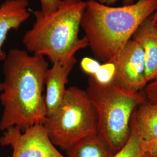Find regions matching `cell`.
I'll list each match as a JSON object with an SVG mask.
<instances>
[{"label": "cell", "instance_id": "cell-14", "mask_svg": "<svg viewBox=\"0 0 157 157\" xmlns=\"http://www.w3.org/2000/svg\"><path fill=\"white\" fill-rule=\"evenodd\" d=\"M115 72V66L113 61L101 63L99 69L93 76L95 80L101 84H108L113 82Z\"/></svg>", "mask_w": 157, "mask_h": 157}, {"label": "cell", "instance_id": "cell-6", "mask_svg": "<svg viewBox=\"0 0 157 157\" xmlns=\"http://www.w3.org/2000/svg\"><path fill=\"white\" fill-rule=\"evenodd\" d=\"M0 143L11 147V157H67L56 149L41 124L23 132L17 126L6 129L0 137Z\"/></svg>", "mask_w": 157, "mask_h": 157}, {"label": "cell", "instance_id": "cell-20", "mask_svg": "<svg viewBox=\"0 0 157 157\" xmlns=\"http://www.w3.org/2000/svg\"><path fill=\"white\" fill-rule=\"evenodd\" d=\"M133 1V0H126V1H125V2L127 3L126 4H129L130 2H132ZM151 19L152 22L154 24L155 22L157 21V11H155V12L151 17Z\"/></svg>", "mask_w": 157, "mask_h": 157}, {"label": "cell", "instance_id": "cell-10", "mask_svg": "<svg viewBox=\"0 0 157 157\" xmlns=\"http://www.w3.org/2000/svg\"><path fill=\"white\" fill-rule=\"evenodd\" d=\"M28 0H5L0 4V54L8 33L17 30L30 17ZM2 84L0 82V92Z\"/></svg>", "mask_w": 157, "mask_h": 157}, {"label": "cell", "instance_id": "cell-16", "mask_svg": "<svg viewBox=\"0 0 157 157\" xmlns=\"http://www.w3.org/2000/svg\"><path fill=\"white\" fill-rule=\"evenodd\" d=\"M144 90L143 94L147 100L157 104V78L149 82Z\"/></svg>", "mask_w": 157, "mask_h": 157}, {"label": "cell", "instance_id": "cell-7", "mask_svg": "<svg viewBox=\"0 0 157 157\" xmlns=\"http://www.w3.org/2000/svg\"><path fill=\"white\" fill-rule=\"evenodd\" d=\"M113 62L115 66L113 82L130 91L140 93L144 89L148 84L145 58L139 43L130 40Z\"/></svg>", "mask_w": 157, "mask_h": 157}, {"label": "cell", "instance_id": "cell-21", "mask_svg": "<svg viewBox=\"0 0 157 157\" xmlns=\"http://www.w3.org/2000/svg\"><path fill=\"white\" fill-rule=\"evenodd\" d=\"M152 157L150 155H149L148 154H147V152L145 153V154H144V157Z\"/></svg>", "mask_w": 157, "mask_h": 157}, {"label": "cell", "instance_id": "cell-11", "mask_svg": "<svg viewBox=\"0 0 157 157\" xmlns=\"http://www.w3.org/2000/svg\"><path fill=\"white\" fill-rule=\"evenodd\" d=\"M136 128L144 146L157 141V104L147 100L133 115Z\"/></svg>", "mask_w": 157, "mask_h": 157}, {"label": "cell", "instance_id": "cell-2", "mask_svg": "<svg viewBox=\"0 0 157 157\" xmlns=\"http://www.w3.org/2000/svg\"><path fill=\"white\" fill-rule=\"evenodd\" d=\"M157 10V0H137L117 7L86 1L81 28L97 60L114 61L141 24Z\"/></svg>", "mask_w": 157, "mask_h": 157}, {"label": "cell", "instance_id": "cell-3", "mask_svg": "<svg viewBox=\"0 0 157 157\" xmlns=\"http://www.w3.org/2000/svg\"><path fill=\"white\" fill-rule=\"evenodd\" d=\"M85 7L83 0H62L54 11L30 10L35 22L23 37L26 51L47 56L52 64L75 58L78 51L89 45L85 37L78 36Z\"/></svg>", "mask_w": 157, "mask_h": 157}, {"label": "cell", "instance_id": "cell-22", "mask_svg": "<svg viewBox=\"0 0 157 157\" xmlns=\"http://www.w3.org/2000/svg\"><path fill=\"white\" fill-rule=\"evenodd\" d=\"M154 25H155V28H156V29H157V21L155 22V23H154Z\"/></svg>", "mask_w": 157, "mask_h": 157}, {"label": "cell", "instance_id": "cell-12", "mask_svg": "<svg viewBox=\"0 0 157 157\" xmlns=\"http://www.w3.org/2000/svg\"><path fill=\"white\" fill-rule=\"evenodd\" d=\"M113 155L97 134L85 137L66 151L67 157H112Z\"/></svg>", "mask_w": 157, "mask_h": 157}, {"label": "cell", "instance_id": "cell-18", "mask_svg": "<svg viewBox=\"0 0 157 157\" xmlns=\"http://www.w3.org/2000/svg\"><path fill=\"white\" fill-rule=\"evenodd\" d=\"M146 152L152 157H157V141L144 146Z\"/></svg>", "mask_w": 157, "mask_h": 157}, {"label": "cell", "instance_id": "cell-1", "mask_svg": "<svg viewBox=\"0 0 157 157\" xmlns=\"http://www.w3.org/2000/svg\"><path fill=\"white\" fill-rule=\"evenodd\" d=\"M48 69L44 56H30L28 51L17 48L9 51L3 65L1 130L17 126L23 132L43 124L47 117L43 90Z\"/></svg>", "mask_w": 157, "mask_h": 157}, {"label": "cell", "instance_id": "cell-19", "mask_svg": "<svg viewBox=\"0 0 157 157\" xmlns=\"http://www.w3.org/2000/svg\"><path fill=\"white\" fill-rule=\"evenodd\" d=\"M96 1H97L98 2H100L101 4L110 6H112L118 1V0H96ZM124 1H126V0H124Z\"/></svg>", "mask_w": 157, "mask_h": 157}, {"label": "cell", "instance_id": "cell-13", "mask_svg": "<svg viewBox=\"0 0 157 157\" xmlns=\"http://www.w3.org/2000/svg\"><path fill=\"white\" fill-rule=\"evenodd\" d=\"M145 153L144 144L137 132L132 116L129 139L124 146L112 157H143Z\"/></svg>", "mask_w": 157, "mask_h": 157}, {"label": "cell", "instance_id": "cell-5", "mask_svg": "<svg viewBox=\"0 0 157 157\" xmlns=\"http://www.w3.org/2000/svg\"><path fill=\"white\" fill-rule=\"evenodd\" d=\"M42 124L54 145L65 151L82 139L97 134L95 108L87 91L75 86L67 89L61 104Z\"/></svg>", "mask_w": 157, "mask_h": 157}, {"label": "cell", "instance_id": "cell-17", "mask_svg": "<svg viewBox=\"0 0 157 157\" xmlns=\"http://www.w3.org/2000/svg\"><path fill=\"white\" fill-rule=\"evenodd\" d=\"M41 10L45 12H50L56 10L60 6L62 0H39Z\"/></svg>", "mask_w": 157, "mask_h": 157}, {"label": "cell", "instance_id": "cell-8", "mask_svg": "<svg viewBox=\"0 0 157 157\" xmlns=\"http://www.w3.org/2000/svg\"><path fill=\"white\" fill-rule=\"evenodd\" d=\"M76 62V58L66 63L56 62L47 70L45 79L47 116L54 113L61 104L67 90L65 86L68 77Z\"/></svg>", "mask_w": 157, "mask_h": 157}, {"label": "cell", "instance_id": "cell-15", "mask_svg": "<svg viewBox=\"0 0 157 157\" xmlns=\"http://www.w3.org/2000/svg\"><path fill=\"white\" fill-rule=\"evenodd\" d=\"M82 70L89 76L94 75L99 69L101 63L97 59L90 57H84L80 63Z\"/></svg>", "mask_w": 157, "mask_h": 157}, {"label": "cell", "instance_id": "cell-4", "mask_svg": "<svg viewBox=\"0 0 157 157\" xmlns=\"http://www.w3.org/2000/svg\"><path fill=\"white\" fill-rule=\"evenodd\" d=\"M86 91L95 108L97 135L115 154L129 139L135 110L147 100L141 92L124 90L113 82L101 84L91 76Z\"/></svg>", "mask_w": 157, "mask_h": 157}, {"label": "cell", "instance_id": "cell-9", "mask_svg": "<svg viewBox=\"0 0 157 157\" xmlns=\"http://www.w3.org/2000/svg\"><path fill=\"white\" fill-rule=\"evenodd\" d=\"M132 39L139 43L144 51L148 83L157 78V30L151 17L141 24Z\"/></svg>", "mask_w": 157, "mask_h": 157}]
</instances>
